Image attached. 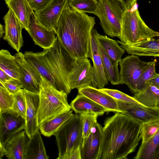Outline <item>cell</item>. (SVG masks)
Listing matches in <instances>:
<instances>
[{
	"mask_svg": "<svg viewBox=\"0 0 159 159\" xmlns=\"http://www.w3.org/2000/svg\"><path fill=\"white\" fill-rule=\"evenodd\" d=\"M134 97L146 106L159 107V89L153 85L149 84L144 90L134 94Z\"/></svg>",
	"mask_w": 159,
	"mask_h": 159,
	"instance_id": "83f0119b",
	"label": "cell"
},
{
	"mask_svg": "<svg viewBox=\"0 0 159 159\" xmlns=\"http://www.w3.org/2000/svg\"><path fill=\"white\" fill-rule=\"evenodd\" d=\"M5 89L10 93L14 94L17 93L22 88L23 85L20 80L12 78L4 82H0Z\"/></svg>",
	"mask_w": 159,
	"mask_h": 159,
	"instance_id": "74e56055",
	"label": "cell"
},
{
	"mask_svg": "<svg viewBox=\"0 0 159 159\" xmlns=\"http://www.w3.org/2000/svg\"><path fill=\"white\" fill-rule=\"evenodd\" d=\"M54 135L58 150L57 159H64L72 150L80 148L83 140L80 114H74L61 126Z\"/></svg>",
	"mask_w": 159,
	"mask_h": 159,
	"instance_id": "8992f818",
	"label": "cell"
},
{
	"mask_svg": "<svg viewBox=\"0 0 159 159\" xmlns=\"http://www.w3.org/2000/svg\"><path fill=\"white\" fill-rule=\"evenodd\" d=\"M25 120L11 110L0 113V146L3 148L12 137L25 129Z\"/></svg>",
	"mask_w": 159,
	"mask_h": 159,
	"instance_id": "30bf717a",
	"label": "cell"
},
{
	"mask_svg": "<svg viewBox=\"0 0 159 159\" xmlns=\"http://www.w3.org/2000/svg\"><path fill=\"white\" fill-rule=\"evenodd\" d=\"M94 17L70 7L68 1L59 19L56 34L73 58H92L91 39Z\"/></svg>",
	"mask_w": 159,
	"mask_h": 159,
	"instance_id": "7a4b0ae2",
	"label": "cell"
},
{
	"mask_svg": "<svg viewBox=\"0 0 159 159\" xmlns=\"http://www.w3.org/2000/svg\"><path fill=\"white\" fill-rule=\"evenodd\" d=\"M28 139L25 130L17 134L5 144V156L9 159H24Z\"/></svg>",
	"mask_w": 159,
	"mask_h": 159,
	"instance_id": "44dd1931",
	"label": "cell"
},
{
	"mask_svg": "<svg viewBox=\"0 0 159 159\" xmlns=\"http://www.w3.org/2000/svg\"><path fill=\"white\" fill-rule=\"evenodd\" d=\"M82 124L83 139L86 137L91 130L98 123V115L95 114H81Z\"/></svg>",
	"mask_w": 159,
	"mask_h": 159,
	"instance_id": "e575fe53",
	"label": "cell"
},
{
	"mask_svg": "<svg viewBox=\"0 0 159 159\" xmlns=\"http://www.w3.org/2000/svg\"><path fill=\"white\" fill-rule=\"evenodd\" d=\"M25 59L38 71L41 76L48 81L59 91L68 94L72 89L69 83L70 74L76 59L72 58L62 46L57 37L50 48L39 52L26 51Z\"/></svg>",
	"mask_w": 159,
	"mask_h": 159,
	"instance_id": "3957f363",
	"label": "cell"
},
{
	"mask_svg": "<svg viewBox=\"0 0 159 159\" xmlns=\"http://www.w3.org/2000/svg\"><path fill=\"white\" fill-rule=\"evenodd\" d=\"M74 114L70 111L52 118L47 120L39 126L41 133L44 136L50 137L54 135L61 126Z\"/></svg>",
	"mask_w": 159,
	"mask_h": 159,
	"instance_id": "484cf974",
	"label": "cell"
},
{
	"mask_svg": "<svg viewBox=\"0 0 159 159\" xmlns=\"http://www.w3.org/2000/svg\"><path fill=\"white\" fill-rule=\"evenodd\" d=\"M37 114L39 126L43 122L67 112L71 109L67 101V94L59 91L41 76Z\"/></svg>",
	"mask_w": 159,
	"mask_h": 159,
	"instance_id": "277c9868",
	"label": "cell"
},
{
	"mask_svg": "<svg viewBox=\"0 0 159 159\" xmlns=\"http://www.w3.org/2000/svg\"><path fill=\"white\" fill-rule=\"evenodd\" d=\"M157 62L156 60L150 61L148 66L141 75L137 84V93L145 90L149 85L148 81L157 74L155 69Z\"/></svg>",
	"mask_w": 159,
	"mask_h": 159,
	"instance_id": "4dcf8cb0",
	"label": "cell"
},
{
	"mask_svg": "<svg viewBox=\"0 0 159 159\" xmlns=\"http://www.w3.org/2000/svg\"><path fill=\"white\" fill-rule=\"evenodd\" d=\"M97 9L94 14L100 20L104 33L114 38L120 37L121 22L124 10L118 0H98Z\"/></svg>",
	"mask_w": 159,
	"mask_h": 159,
	"instance_id": "52a82bcc",
	"label": "cell"
},
{
	"mask_svg": "<svg viewBox=\"0 0 159 159\" xmlns=\"http://www.w3.org/2000/svg\"><path fill=\"white\" fill-rule=\"evenodd\" d=\"M78 92L103 107L106 112L120 113L116 100L99 89L88 86L78 90Z\"/></svg>",
	"mask_w": 159,
	"mask_h": 159,
	"instance_id": "d6986e66",
	"label": "cell"
},
{
	"mask_svg": "<svg viewBox=\"0 0 159 159\" xmlns=\"http://www.w3.org/2000/svg\"><path fill=\"white\" fill-rule=\"evenodd\" d=\"M69 6L84 13L94 14L98 5V0H68Z\"/></svg>",
	"mask_w": 159,
	"mask_h": 159,
	"instance_id": "1f68e13d",
	"label": "cell"
},
{
	"mask_svg": "<svg viewBox=\"0 0 159 159\" xmlns=\"http://www.w3.org/2000/svg\"><path fill=\"white\" fill-rule=\"evenodd\" d=\"M39 129L29 138L24 159H48L45 148Z\"/></svg>",
	"mask_w": 159,
	"mask_h": 159,
	"instance_id": "cb8c5ba5",
	"label": "cell"
},
{
	"mask_svg": "<svg viewBox=\"0 0 159 159\" xmlns=\"http://www.w3.org/2000/svg\"><path fill=\"white\" fill-rule=\"evenodd\" d=\"M34 11H38L46 7L52 0H27Z\"/></svg>",
	"mask_w": 159,
	"mask_h": 159,
	"instance_id": "f35d334b",
	"label": "cell"
},
{
	"mask_svg": "<svg viewBox=\"0 0 159 159\" xmlns=\"http://www.w3.org/2000/svg\"><path fill=\"white\" fill-rule=\"evenodd\" d=\"M24 90L26 102V124L24 130L29 138L39 129L37 116L39 97V93Z\"/></svg>",
	"mask_w": 159,
	"mask_h": 159,
	"instance_id": "ac0fdd59",
	"label": "cell"
},
{
	"mask_svg": "<svg viewBox=\"0 0 159 159\" xmlns=\"http://www.w3.org/2000/svg\"><path fill=\"white\" fill-rule=\"evenodd\" d=\"M134 159H159V128L148 142L141 143Z\"/></svg>",
	"mask_w": 159,
	"mask_h": 159,
	"instance_id": "4316f807",
	"label": "cell"
},
{
	"mask_svg": "<svg viewBox=\"0 0 159 159\" xmlns=\"http://www.w3.org/2000/svg\"><path fill=\"white\" fill-rule=\"evenodd\" d=\"M158 32L150 28L141 17L138 5L131 10H125L121 22L120 41L132 45L148 39L158 37Z\"/></svg>",
	"mask_w": 159,
	"mask_h": 159,
	"instance_id": "5b68a950",
	"label": "cell"
},
{
	"mask_svg": "<svg viewBox=\"0 0 159 159\" xmlns=\"http://www.w3.org/2000/svg\"><path fill=\"white\" fill-rule=\"evenodd\" d=\"M9 10L18 20L24 29L30 32L31 17L34 12L27 0H5Z\"/></svg>",
	"mask_w": 159,
	"mask_h": 159,
	"instance_id": "7402d4cb",
	"label": "cell"
},
{
	"mask_svg": "<svg viewBox=\"0 0 159 159\" xmlns=\"http://www.w3.org/2000/svg\"><path fill=\"white\" fill-rule=\"evenodd\" d=\"M68 0H52L45 8L34 11L39 22L56 34L58 22L65 6Z\"/></svg>",
	"mask_w": 159,
	"mask_h": 159,
	"instance_id": "5bb4252c",
	"label": "cell"
},
{
	"mask_svg": "<svg viewBox=\"0 0 159 159\" xmlns=\"http://www.w3.org/2000/svg\"><path fill=\"white\" fill-rule=\"evenodd\" d=\"M159 128V120L144 123L142 125L140 131L142 143L149 141L155 134Z\"/></svg>",
	"mask_w": 159,
	"mask_h": 159,
	"instance_id": "836d02e7",
	"label": "cell"
},
{
	"mask_svg": "<svg viewBox=\"0 0 159 159\" xmlns=\"http://www.w3.org/2000/svg\"><path fill=\"white\" fill-rule=\"evenodd\" d=\"M142 123L121 113L108 118L102 127L103 138L98 159H126L141 139Z\"/></svg>",
	"mask_w": 159,
	"mask_h": 159,
	"instance_id": "6da1fadb",
	"label": "cell"
},
{
	"mask_svg": "<svg viewBox=\"0 0 159 159\" xmlns=\"http://www.w3.org/2000/svg\"><path fill=\"white\" fill-rule=\"evenodd\" d=\"M116 100L120 113L124 114L143 124L159 120V107H151L141 104Z\"/></svg>",
	"mask_w": 159,
	"mask_h": 159,
	"instance_id": "8fae6325",
	"label": "cell"
},
{
	"mask_svg": "<svg viewBox=\"0 0 159 159\" xmlns=\"http://www.w3.org/2000/svg\"><path fill=\"white\" fill-rule=\"evenodd\" d=\"M64 159H81L80 147L72 150Z\"/></svg>",
	"mask_w": 159,
	"mask_h": 159,
	"instance_id": "60d3db41",
	"label": "cell"
},
{
	"mask_svg": "<svg viewBox=\"0 0 159 159\" xmlns=\"http://www.w3.org/2000/svg\"><path fill=\"white\" fill-rule=\"evenodd\" d=\"M148 84H152L159 89V74L154 77L150 80L148 82Z\"/></svg>",
	"mask_w": 159,
	"mask_h": 159,
	"instance_id": "7bdbcfd3",
	"label": "cell"
},
{
	"mask_svg": "<svg viewBox=\"0 0 159 159\" xmlns=\"http://www.w3.org/2000/svg\"><path fill=\"white\" fill-rule=\"evenodd\" d=\"M13 95L14 103L11 110L25 120L26 102L24 89H21Z\"/></svg>",
	"mask_w": 159,
	"mask_h": 159,
	"instance_id": "d6a6232c",
	"label": "cell"
},
{
	"mask_svg": "<svg viewBox=\"0 0 159 159\" xmlns=\"http://www.w3.org/2000/svg\"><path fill=\"white\" fill-rule=\"evenodd\" d=\"M120 46L129 54L140 56L159 57V39L153 38L132 45H127L117 41Z\"/></svg>",
	"mask_w": 159,
	"mask_h": 159,
	"instance_id": "ffe728a7",
	"label": "cell"
},
{
	"mask_svg": "<svg viewBox=\"0 0 159 159\" xmlns=\"http://www.w3.org/2000/svg\"><path fill=\"white\" fill-rule=\"evenodd\" d=\"M13 103V95L0 87V113L11 110Z\"/></svg>",
	"mask_w": 159,
	"mask_h": 159,
	"instance_id": "d590c367",
	"label": "cell"
},
{
	"mask_svg": "<svg viewBox=\"0 0 159 159\" xmlns=\"http://www.w3.org/2000/svg\"><path fill=\"white\" fill-rule=\"evenodd\" d=\"M99 89L115 99L125 102L141 104L134 97H131L119 90L104 88Z\"/></svg>",
	"mask_w": 159,
	"mask_h": 159,
	"instance_id": "8d00e7d4",
	"label": "cell"
},
{
	"mask_svg": "<svg viewBox=\"0 0 159 159\" xmlns=\"http://www.w3.org/2000/svg\"><path fill=\"white\" fill-rule=\"evenodd\" d=\"M98 44L104 70L108 81L112 85L120 84L118 65H115L113 63L99 43V41Z\"/></svg>",
	"mask_w": 159,
	"mask_h": 159,
	"instance_id": "f546056e",
	"label": "cell"
},
{
	"mask_svg": "<svg viewBox=\"0 0 159 159\" xmlns=\"http://www.w3.org/2000/svg\"><path fill=\"white\" fill-rule=\"evenodd\" d=\"M93 77V67L88 58L76 59L75 65L69 76L71 88L78 90L92 86Z\"/></svg>",
	"mask_w": 159,
	"mask_h": 159,
	"instance_id": "7c38bea8",
	"label": "cell"
},
{
	"mask_svg": "<svg viewBox=\"0 0 159 159\" xmlns=\"http://www.w3.org/2000/svg\"><path fill=\"white\" fill-rule=\"evenodd\" d=\"M98 41L106 54L115 65H118L125 50L117 42L106 35L98 33Z\"/></svg>",
	"mask_w": 159,
	"mask_h": 159,
	"instance_id": "d4e9b609",
	"label": "cell"
},
{
	"mask_svg": "<svg viewBox=\"0 0 159 159\" xmlns=\"http://www.w3.org/2000/svg\"><path fill=\"white\" fill-rule=\"evenodd\" d=\"M5 33V30H4L3 26L1 24L0 26V37L1 38L2 37L4 34Z\"/></svg>",
	"mask_w": 159,
	"mask_h": 159,
	"instance_id": "ee69618b",
	"label": "cell"
},
{
	"mask_svg": "<svg viewBox=\"0 0 159 159\" xmlns=\"http://www.w3.org/2000/svg\"><path fill=\"white\" fill-rule=\"evenodd\" d=\"M70 105L76 113L80 115L90 114L99 116L106 112L103 107L79 93Z\"/></svg>",
	"mask_w": 159,
	"mask_h": 159,
	"instance_id": "603a6c76",
	"label": "cell"
},
{
	"mask_svg": "<svg viewBox=\"0 0 159 159\" xmlns=\"http://www.w3.org/2000/svg\"><path fill=\"white\" fill-rule=\"evenodd\" d=\"M121 3L124 10H131L137 5L138 0H118Z\"/></svg>",
	"mask_w": 159,
	"mask_h": 159,
	"instance_id": "ab89813d",
	"label": "cell"
},
{
	"mask_svg": "<svg viewBox=\"0 0 159 159\" xmlns=\"http://www.w3.org/2000/svg\"><path fill=\"white\" fill-rule=\"evenodd\" d=\"M5 24V35L3 37L17 52L23 45L22 31L23 28L13 12L9 10L3 18Z\"/></svg>",
	"mask_w": 159,
	"mask_h": 159,
	"instance_id": "9a60e30c",
	"label": "cell"
},
{
	"mask_svg": "<svg viewBox=\"0 0 159 159\" xmlns=\"http://www.w3.org/2000/svg\"><path fill=\"white\" fill-rule=\"evenodd\" d=\"M103 138L102 127L98 123L83 139L80 148L81 159H98Z\"/></svg>",
	"mask_w": 159,
	"mask_h": 159,
	"instance_id": "2e32d148",
	"label": "cell"
},
{
	"mask_svg": "<svg viewBox=\"0 0 159 159\" xmlns=\"http://www.w3.org/2000/svg\"><path fill=\"white\" fill-rule=\"evenodd\" d=\"M0 69L12 78L20 80L18 68L14 56L7 50L0 51Z\"/></svg>",
	"mask_w": 159,
	"mask_h": 159,
	"instance_id": "f1b7e54d",
	"label": "cell"
},
{
	"mask_svg": "<svg viewBox=\"0 0 159 159\" xmlns=\"http://www.w3.org/2000/svg\"><path fill=\"white\" fill-rule=\"evenodd\" d=\"M18 66L20 80L23 88L28 91L39 93L41 76L25 57L24 54L19 52L14 55Z\"/></svg>",
	"mask_w": 159,
	"mask_h": 159,
	"instance_id": "9c48e42d",
	"label": "cell"
},
{
	"mask_svg": "<svg viewBox=\"0 0 159 159\" xmlns=\"http://www.w3.org/2000/svg\"><path fill=\"white\" fill-rule=\"evenodd\" d=\"M29 33L35 44L43 49L51 48L57 39L55 33L42 25L38 20L34 12L32 15L30 24Z\"/></svg>",
	"mask_w": 159,
	"mask_h": 159,
	"instance_id": "e0dca14e",
	"label": "cell"
},
{
	"mask_svg": "<svg viewBox=\"0 0 159 159\" xmlns=\"http://www.w3.org/2000/svg\"><path fill=\"white\" fill-rule=\"evenodd\" d=\"M13 78L7 74L2 69H0V82H4Z\"/></svg>",
	"mask_w": 159,
	"mask_h": 159,
	"instance_id": "b9f144b4",
	"label": "cell"
},
{
	"mask_svg": "<svg viewBox=\"0 0 159 159\" xmlns=\"http://www.w3.org/2000/svg\"><path fill=\"white\" fill-rule=\"evenodd\" d=\"M150 62L141 60L139 56L130 54L121 59L119 62L120 83L127 86L134 94L137 93L136 85L138 80Z\"/></svg>",
	"mask_w": 159,
	"mask_h": 159,
	"instance_id": "ba28073f",
	"label": "cell"
},
{
	"mask_svg": "<svg viewBox=\"0 0 159 159\" xmlns=\"http://www.w3.org/2000/svg\"><path fill=\"white\" fill-rule=\"evenodd\" d=\"M158 37H159V32H158Z\"/></svg>",
	"mask_w": 159,
	"mask_h": 159,
	"instance_id": "f6af8a7d",
	"label": "cell"
},
{
	"mask_svg": "<svg viewBox=\"0 0 159 159\" xmlns=\"http://www.w3.org/2000/svg\"><path fill=\"white\" fill-rule=\"evenodd\" d=\"M98 34L97 30H92L91 39L92 58L93 63V87L101 89L108 84L104 70L98 44Z\"/></svg>",
	"mask_w": 159,
	"mask_h": 159,
	"instance_id": "4fadbf2b",
	"label": "cell"
}]
</instances>
